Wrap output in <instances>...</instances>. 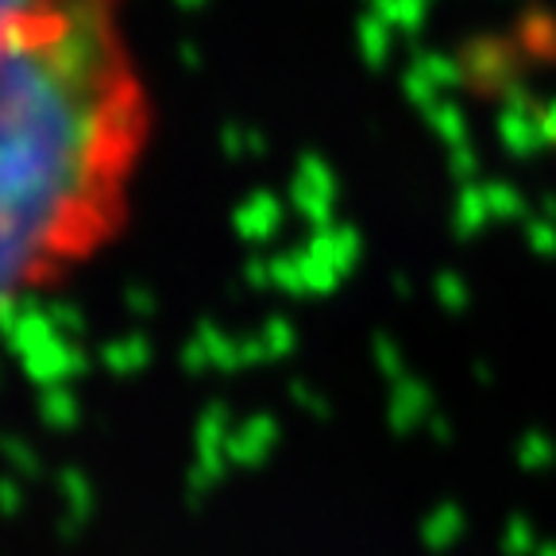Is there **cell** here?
I'll list each match as a JSON object with an SVG mask.
<instances>
[{
    "label": "cell",
    "instance_id": "1",
    "mask_svg": "<svg viewBox=\"0 0 556 556\" xmlns=\"http://www.w3.org/2000/svg\"><path fill=\"white\" fill-rule=\"evenodd\" d=\"M151 131L124 0H43L0 27V313L124 232Z\"/></svg>",
    "mask_w": 556,
    "mask_h": 556
},
{
    "label": "cell",
    "instance_id": "2",
    "mask_svg": "<svg viewBox=\"0 0 556 556\" xmlns=\"http://www.w3.org/2000/svg\"><path fill=\"white\" fill-rule=\"evenodd\" d=\"M43 0H0V27H9L12 20H20L24 12L39 9Z\"/></svg>",
    "mask_w": 556,
    "mask_h": 556
}]
</instances>
